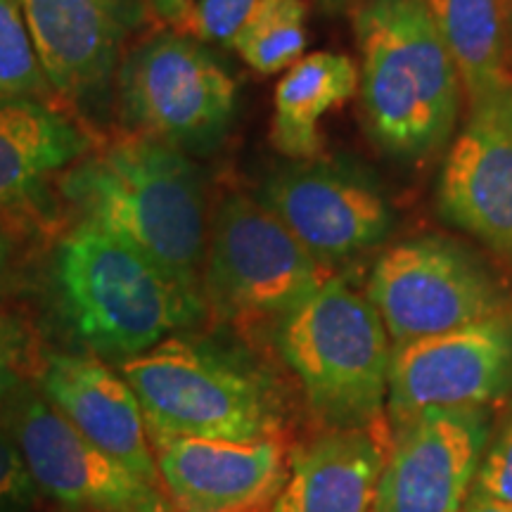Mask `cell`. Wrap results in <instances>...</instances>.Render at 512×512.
<instances>
[{
	"label": "cell",
	"instance_id": "6da1fadb",
	"mask_svg": "<svg viewBox=\"0 0 512 512\" xmlns=\"http://www.w3.org/2000/svg\"><path fill=\"white\" fill-rule=\"evenodd\" d=\"M57 188L79 221L126 242L202 297L207 197L190 155L126 131L69 166Z\"/></svg>",
	"mask_w": 512,
	"mask_h": 512
},
{
	"label": "cell",
	"instance_id": "7a4b0ae2",
	"mask_svg": "<svg viewBox=\"0 0 512 512\" xmlns=\"http://www.w3.org/2000/svg\"><path fill=\"white\" fill-rule=\"evenodd\" d=\"M48 292L69 335L91 356L119 363L207 320L200 294L86 221L57 240Z\"/></svg>",
	"mask_w": 512,
	"mask_h": 512
},
{
	"label": "cell",
	"instance_id": "3957f363",
	"mask_svg": "<svg viewBox=\"0 0 512 512\" xmlns=\"http://www.w3.org/2000/svg\"><path fill=\"white\" fill-rule=\"evenodd\" d=\"M354 31L368 136L401 162L437 155L451 143L465 93L422 0H361Z\"/></svg>",
	"mask_w": 512,
	"mask_h": 512
},
{
	"label": "cell",
	"instance_id": "277c9868",
	"mask_svg": "<svg viewBox=\"0 0 512 512\" xmlns=\"http://www.w3.org/2000/svg\"><path fill=\"white\" fill-rule=\"evenodd\" d=\"M119 373L155 437L283 439L285 408L271 377L214 339L178 332L121 361Z\"/></svg>",
	"mask_w": 512,
	"mask_h": 512
},
{
	"label": "cell",
	"instance_id": "5b68a950",
	"mask_svg": "<svg viewBox=\"0 0 512 512\" xmlns=\"http://www.w3.org/2000/svg\"><path fill=\"white\" fill-rule=\"evenodd\" d=\"M273 344L325 430L382 425L394 347L380 313L347 278L332 273L294 306Z\"/></svg>",
	"mask_w": 512,
	"mask_h": 512
},
{
	"label": "cell",
	"instance_id": "8992f818",
	"mask_svg": "<svg viewBox=\"0 0 512 512\" xmlns=\"http://www.w3.org/2000/svg\"><path fill=\"white\" fill-rule=\"evenodd\" d=\"M256 197L230 192L214 211L202 268L207 318L242 332L275 325L330 278Z\"/></svg>",
	"mask_w": 512,
	"mask_h": 512
},
{
	"label": "cell",
	"instance_id": "52a82bcc",
	"mask_svg": "<svg viewBox=\"0 0 512 512\" xmlns=\"http://www.w3.org/2000/svg\"><path fill=\"white\" fill-rule=\"evenodd\" d=\"M117 105L128 133L185 155L221 145L238 110V83L207 46L164 29L136 43L117 72Z\"/></svg>",
	"mask_w": 512,
	"mask_h": 512
},
{
	"label": "cell",
	"instance_id": "ba28073f",
	"mask_svg": "<svg viewBox=\"0 0 512 512\" xmlns=\"http://www.w3.org/2000/svg\"><path fill=\"white\" fill-rule=\"evenodd\" d=\"M366 297L392 347H403L505 309L512 287L475 249L444 235H422L377 256Z\"/></svg>",
	"mask_w": 512,
	"mask_h": 512
},
{
	"label": "cell",
	"instance_id": "9c48e42d",
	"mask_svg": "<svg viewBox=\"0 0 512 512\" xmlns=\"http://www.w3.org/2000/svg\"><path fill=\"white\" fill-rule=\"evenodd\" d=\"M0 403L41 494L74 512H171L159 484L83 437L41 392L19 384Z\"/></svg>",
	"mask_w": 512,
	"mask_h": 512
},
{
	"label": "cell",
	"instance_id": "30bf717a",
	"mask_svg": "<svg viewBox=\"0 0 512 512\" xmlns=\"http://www.w3.org/2000/svg\"><path fill=\"white\" fill-rule=\"evenodd\" d=\"M491 406H430L389 422L375 512H460L494 430Z\"/></svg>",
	"mask_w": 512,
	"mask_h": 512
},
{
	"label": "cell",
	"instance_id": "8fae6325",
	"mask_svg": "<svg viewBox=\"0 0 512 512\" xmlns=\"http://www.w3.org/2000/svg\"><path fill=\"white\" fill-rule=\"evenodd\" d=\"M256 200L332 271L380 247L394 228V211L380 185L339 159L280 166L261 183Z\"/></svg>",
	"mask_w": 512,
	"mask_h": 512
},
{
	"label": "cell",
	"instance_id": "7c38bea8",
	"mask_svg": "<svg viewBox=\"0 0 512 512\" xmlns=\"http://www.w3.org/2000/svg\"><path fill=\"white\" fill-rule=\"evenodd\" d=\"M512 399V304L444 335L394 347L389 422L430 406H491Z\"/></svg>",
	"mask_w": 512,
	"mask_h": 512
},
{
	"label": "cell",
	"instance_id": "4fadbf2b",
	"mask_svg": "<svg viewBox=\"0 0 512 512\" xmlns=\"http://www.w3.org/2000/svg\"><path fill=\"white\" fill-rule=\"evenodd\" d=\"M437 197L441 216L512 275V81L470 102Z\"/></svg>",
	"mask_w": 512,
	"mask_h": 512
},
{
	"label": "cell",
	"instance_id": "5bb4252c",
	"mask_svg": "<svg viewBox=\"0 0 512 512\" xmlns=\"http://www.w3.org/2000/svg\"><path fill=\"white\" fill-rule=\"evenodd\" d=\"M55 98L79 110L105 102L128 34L140 24L138 0H17Z\"/></svg>",
	"mask_w": 512,
	"mask_h": 512
},
{
	"label": "cell",
	"instance_id": "9a60e30c",
	"mask_svg": "<svg viewBox=\"0 0 512 512\" xmlns=\"http://www.w3.org/2000/svg\"><path fill=\"white\" fill-rule=\"evenodd\" d=\"M152 437L159 489L171 512H271L287 479L283 439Z\"/></svg>",
	"mask_w": 512,
	"mask_h": 512
},
{
	"label": "cell",
	"instance_id": "2e32d148",
	"mask_svg": "<svg viewBox=\"0 0 512 512\" xmlns=\"http://www.w3.org/2000/svg\"><path fill=\"white\" fill-rule=\"evenodd\" d=\"M38 392L83 437L121 460L140 477L157 482L150 427L124 375L91 354L48 351L38 368Z\"/></svg>",
	"mask_w": 512,
	"mask_h": 512
},
{
	"label": "cell",
	"instance_id": "e0dca14e",
	"mask_svg": "<svg viewBox=\"0 0 512 512\" xmlns=\"http://www.w3.org/2000/svg\"><path fill=\"white\" fill-rule=\"evenodd\" d=\"M389 444L382 425L325 430L290 451L287 479L271 512H375Z\"/></svg>",
	"mask_w": 512,
	"mask_h": 512
},
{
	"label": "cell",
	"instance_id": "ac0fdd59",
	"mask_svg": "<svg viewBox=\"0 0 512 512\" xmlns=\"http://www.w3.org/2000/svg\"><path fill=\"white\" fill-rule=\"evenodd\" d=\"M86 128L46 100L0 102V209L17 207L88 155Z\"/></svg>",
	"mask_w": 512,
	"mask_h": 512
},
{
	"label": "cell",
	"instance_id": "d6986e66",
	"mask_svg": "<svg viewBox=\"0 0 512 512\" xmlns=\"http://www.w3.org/2000/svg\"><path fill=\"white\" fill-rule=\"evenodd\" d=\"M358 93V67L347 55L311 53L285 69L273 95L271 143L290 162L323 150L320 121Z\"/></svg>",
	"mask_w": 512,
	"mask_h": 512
},
{
	"label": "cell",
	"instance_id": "ffe728a7",
	"mask_svg": "<svg viewBox=\"0 0 512 512\" xmlns=\"http://www.w3.org/2000/svg\"><path fill=\"white\" fill-rule=\"evenodd\" d=\"M456 64L467 102L512 81L508 0H422Z\"/></svg>",
	"mask_w": 512,
	"mask_h": 512
},
{
	"label": "cell",
	"instance_id": "44dd1931",
	"mask_svg": "<svg viewBox=\"0 0 512 512\" xmlns=\"http://www.w3.org/2000/svg\"><path fill=\"white\" fill-rule=\"evenodd\" d=\"M304 0H259L235 36L233 48L254 72L278 74L304 57L309 31Z\"/></svg>",
	"mask_w": 512,
	"mask_h": 512
},
{
	"label": "cell",
	"instance_id": "7402d4cb",
	"mask_svg": "<svg viewBox=\"0 0 512 512\" xmlns=\"http://www.w3.org/2000/svg\"><path fill=\"white\" fill-rule=\"evenodd\" d=\"M3 100L53 102V88L38 62L17 0H0V102Z\"/></svg>",
	"mask_w": 512,
	"mask_h": 512
},
{
	"label": "cell",
	"instance_id": "603a6c76",
	"mask_svg": "<svg viewBox=\"0 0 512 512\" xmlns=\"http://www.w3.org/2000/svg\"><path fill=\"white\" fill-rule=\"evenodd\" d=\"M259 0H195V8L183 34H190L204 46L230 48Z\"/></svg>",
	"mask_w": 512,
	"mask_h": 512
},
{
	"label": "cell",
	"instance_id": "cb8c5ba5",
	"mask_svg": "<svg viewBox=\"0 0 512 512\" xmlns=\"http://www.w3.org/2000/svg\"><path fill=\"white\" fill-rule=\"evenodd\" d=\"M472 491L512 505V399L503 418L494 422Z\"/></svg>",
	"mask_w": 512,
	"mask_h": 512
},
{
	"label": "cell",
	"instance_id": "d4e9b609",
	"mask_svg": "<svg viewBox=\"0 0 512 512\" xmlns=\"http://www.w3.org/2000/svg\"><path fill=\"white\" fill-rule=\"evenodd\" d=\"M38 494L41 491L29 475L22 451L5 425H0V512L29 510Z\"/></svg>",
	"mask_w": 512,
	"mask_h": 512
},
{
	"label": "cell",
	"instance_id": "484cf974",
	"mask_svg": "<svg viewBox=\"0 0 512 512\" xmlns=\"http://www.w3.org/2000/svg\"><path fill=\"white\" fill-rule=\"evenodd\" d=\"M29 344L27 328L0 311V401L22 384L29 366Z\"/></svg>",
	"mask_w": 512,
	"mask_h": 512
},
{
	"label": "cell",
	"instance_id": "4316f807",
	"mask_svg": "<svg viewBox=\"0 0 512 512\" xmlns=\"http://www.w3.org/2000/svg\"><path fill=\"white\" fill-rule=\"evenodd\" d=\"M152 12L162 19L169 29L185 31L188 27V19L195 8V0H147Z\"/></svg>",
	"mask_w": 512,
	"mask_h": 512
},
{
	"label": "cell",
	"instance_id": "83f0119b",
	"mask_svg": "<svg viewBox=\"0 0 512 512\" xmlns=\"http://www.w3.org/2000/svg\"><path fill=\"white\" fill-rule=\"evenodd\" d=\"M460 512H512V505L496 501V498L482 496L477 494V491H470V496H467V501Z\"/></svg>",
	"mask_w": 512,
	"mask_h": 512
},
{
	"label": "cell",
	"instance_id": "f1b7e54d",
	"mask_svg": "<svg viewBox=\"0 0 512 512\" xmlns=\"http://www.w3.org/2000/svg\"><path fill=\"white\" fill-rule=\"evenodd\" d=\"M8 268H10V242L5 238L3 230H0V290H3Z\"/></svg>",
	"mask_w": 512,
	"mask_h": 512
},
{
	"label": "cell",
	"instance_id": "f546056e",
	"mask_svg": "<svg viewBox=\"0 0 512 512\" xmlns=\"http://www.w3.org/2000/svg\"><path fill=\"white\" fill-rule=\"evenodd\" d=\"M318 3L328 10H342V8H347V5L356 3V0H318Z\"/></svg>",
	"mask_w": 512,
	"mask_h": 512
}]
</instances>
